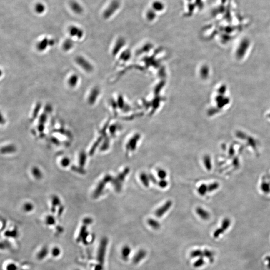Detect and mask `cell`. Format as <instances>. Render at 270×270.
<instances>
[{
    "mask_svg": "<svg viewBox=\"0 0 270 270\" xmlns=\"http://www.w3.org/2000/svg\"><path fill=\"white\" fill-rule=\"evenodd\" d=\"M75 63L84 72L86 73H92L94 71L93 65L86 58L82 55H78L75 57Z\"/></svg>",
    "mask_w": 270,
    "mask_h": 270,
    "instance_id": "6da1fadb",
    "label": "cell"
},
{
    "mask_svg": "<svg viewBox=\"0 0 270 270\" xmlns=\"http://www.w3.org/2000/svg\"><path fill=\"white\" fill-rule=\"evenodd\" d=\"M55 43V41L53 39L44 37L37 42L36 45V50L40 53H43L47 51L49 47H52Z\"/></svg>",
    "mask_w": 270,
    "mask_h": 270,
    "instance_id": "7a4b0ae2",
    "label": "cell"
},
{
    "mask_svg": "<svg viewBox=\"0 0 270 270\" xmlns=\"http://www.w3.org/2000/svg\"><path fill=\"white\" fill-rule=\"evenodd\" d=\"M68 31L69 35H70L71 39H76L80 40L84 36V32L83 29L76 26H71L69 27Z\"/></svg>",
    "mask_w": 270,
    "mask_h": 270,
    "instance_id": "3957f363",
    "label": "cell"
},
{
    "mask_svg": "<svg viewBox=\"0 0 270 270\" xmlns=\"http://www.w3.org/2000/svg\"><path fill=\"white\" fill-rule=\"evenodd\" d=\"M107 244L108 239L106 238H104L101 240L98 254V261L101 265H103L104 262L105 260V253L106 251Z\"/></svg>",
    "mask_w": 270,
    "mask_h": 270,
    "instance_id": "277c9868",
    "label": "cell"
},
{
    "mask_svg": "<svg viewBox=\"0 0 270 270\" xmlns=\"http://www.w3.org/2000/svg\"><path fill=\"white\" fill-rule=\"evenodd\" d=\"M99 96V90L97 87H93L90 90L87 95V103L90 106L94 105L97 102V99Z\"/></svg>",
    "mask_w": 270,
    "mask_h": 270,
    "instance_id": "5b68a950",
    "label": "cell"
},
{
    "mask_svg": "<svg viewBox=\"0 0 270 270\" xmlns=\"http://www.w3.org/2000/svg\"><path fill=\"white\" fill-rule=\"evenodd\" d=\"M80 82V78L77 74L72 73L67 79V84L70 88L75 89Z\"/></svg>",
    "mask_w": 270,
    "mask_h": 270,
    "instance_id": "8992f818",
    "label": "cell"
},
{
    "mask_svg": "<svg viewBox=\"0 0 270 270\" xmlns=\"http://www.w3.org/2000/svg\"><path fill=\"white\" fill-rule=\"evenodd\" d=\"M74 43L71 38H68L64 41L62 44V49L64 52H69L74 48Z\"/></svg>",
    "mask_w": 270,
    "mask_h": 270,
    "instance_id": "52a82bcc",
    "label": "cell"
},
{
    "mask_svg": "<svg viewBox=\"0 0 270 270\" xmlns=\"http://www.w3.org/2000/svg\"><path fill=\"white\" fill-rule=\"evenodd\" d=\"M172 205V202L171 201H169L166 202L165 205L157 210V211L155 213V215L158 217H162L164 215V214L166 213L168 211Z\"/></svg>",
    "mask_w": 270,
    "mask_h": 270,
    "instance_id": "ba28073f",
    "label": "cell"
},
{
    "mask_svg": "<svg viewBox=\"0 0 270 270\" xmlns=\"http://www.w3.org/2000/svg\"><path fill=\"white\" fill-rule=\"evenodd\" d=\"M139 139H140L139 135H135L134 137H133L129 141V142L127 144V147H126L127 151H133L135 150Z\"/></svg>",
    "mask_w": 270,
    "mask_h": 270,
    "instance_id": "9c48e42d",
    "label": "cell"
},
{
    "mask_svg": "<svg viewBox=\"0 0 270 270\" xmlns=\"http://www.w3.org/2000/svg\"><path fill=\"white\" fill-rule=\"evenodd\" d=\"M70 7L73 12L77 14H80L83 12V8L80 3L75 1L70 2Z\"/></svg>",
    "mask_w": 270,
    "mask_h": 270,
    "instance_id": "30bf717a",
    "label": "cell"
},
{
    "mask_svg": "<svg viewBox=\"0 0 270 270\" xmlns=\"http://www.w3.org/2000/svg\"><path fill=\"white\" fill-rule=\"evenodd\" d=\"M147 253L145 251V250H141L139 251L137 253L133 258L134 263L138 264L140 263L143 259L145 258V257L146 256Z\"/></svg>",
    "mask_w": 270,
    "mask_h": 270,
    "instance_id": "8fae6325",
    "label": "cell"
},
{
    "mask_svg": "<svg viewBox=\"0 0 270 270\" xmlns=\"http://www.w3.org/2000/svg\"><path fill=\"white\" fill-rule=\"evenodd\" d=\"M34 10L36 13L38 14H42L46 10L45 5L42 3H38L35 5Z\"/></svg>",
    "mask_w": 270,
    "mask_h": 270,
    "instance_id": "7c38bea8",
    "label": "cell"
},
{
    "mask_svg": "<svg viewBox=\"0 0 270 270\" xmlns=\"http://www.w3.org/2000/svg\"><path fill=\"white\" fill-rule=\"evenodd\" d=\"M197 213L198 215L203 220H208L209 218V214L203 209L198 208L197 209Z\"/></svg>",
    "mask_w": 270,
    "mask_h": 270,
    "instance_id": "4fadbf2b",
    "label": "cell"
},
{
    "mask_svg": "<svg viewBox=\"0 0 270 270\" xmlns=\"http://www.w3.org/2000/svg\"><path fill=\"white\" fill-rule=\"evenodd\" d=\"M131 252V248L129 246H126L124 247L123 249H122V257H123L124 260L126 261V260L128 259Z\"/></svg>",
    "mask_w": 270,
    "mask_h": 270,
    "instance_id": "5bb4252c",
    "label": "cell"
},
{
    "mask_svg": "<svg viewBox=\"0 0 270 270\" xmlns=\"http://www.w3.org/2000/svg\"><path fill=\"white\" fill-rule=\"evenodd\" d=\"M140 179L142 181V183L144 185H145V187H149V182L150 181L149 176L146 175L145 173H142L140 175Z\"/></svg>",
    "mask_w": 270,
    "mask_h": 270,
    "instance_id": "9a60e30c",
    "label": "cell"
},
{
    "mask_svg": "<svg viewBox=\"0 0 270 270\" xmlns=\"http://www.w3.org/2000/svg\"><path fill=\"white\" fill-rule=\"evenodd\" d=\"M148 223L151 227L154 229H158L160 228V225L159 223L156 220L150 219L148 220Z\"/></svg>",
    "mask_w": 270,
    "mask_h": 270,
    "instance_id": "2e32d148",
    "label": "cell"
},
{
    "mask_svg": "<svg viewBox=\"0 0 270 270\" xmlns=\"http://www.w3.org/2000/svg\"><path fill=\"white\" fill-rule=\"evenodd\" d=\"M129 172V169L128 168H126L124 171L123 172L119 175L118 179L120 180V182H121L125 179V177L127 176V174Z\"/></svg>",
    "mask_w": 270,
    "mask_h": 270,
    "instance_id": "e0dca14e",
    "label": "cell"
},
{
    "mask_svg": "<svg viewBox=\"0 0 270 270\" xmlns=\"http://www.w3.org/2000/svg\"><path fill=\"white\" fill-rule=\"evenodd\" d=\"M203 255V252L200 250H195L191 253V257L192 258L201 257Z\"/></svg>",
    "mask_w": 270,
    "mask_h": 270,
    "instance_id": "ac0fdd59",
    "label": "cell"
},
{
    "mask_svg": "<svg viewBox=\"0 0 270 270\" xmlns=\"http://www.w3.org/2000/svg\"><path fill=\"white\" fill-rule=\"evenodd\" d=\"M207 188L206 186L205 185H202L199 187L198 189V192L201 195H205L206 192H207Z\"/></svg>",
    "mask_w": 270,
    "mask_h": 270,
    "instance_id": "d6986e66",
    "label": "cell"
},
{
    "mask_svg": "<svg viewBox=\"0 0 270 270\" xmlns=\"http://www.w3.org/2000/svg\"><path fill=\"white\" fill-rule=\"evenodd\" d=\"M158 176L160 179L164 180L167 176V173L163 170H160L158 172Z\"/></svg>",
    "mask_w": 270,
    "mask_h": 270,
    "instance_id": "ffe728a7",
    "label": "cell"
},
{
    "mask_svg": "<svg viewBox=\"0 0 270 270\" xmlns=\"http://www.w3.org/2000/svg\"><path fill=\"white\" fill-rule=\"evenodd\" d=\"M204 264V261L202 258L199 259V260H197L196 262H195L194 266L196 268H199V267H201L202 265H203Z\"/></svg>",
    "mask_w": 270,
    "mask_h": 270,
    "instance_id": "44dd1931",
    "label": "cell"
},
{
    "mask_svg": "<svg viewBox=\"0 0 270 270\" xmlns=\"http://www.w3.org/2000/svg\"><path fill=\"white\" fill-rule=\"evenodd\" d=\"M154 7L155 8V9L160 11V10H162L163 8V6L162 4L161 3L157 2L156 3L154 4Z\"/></svg>",
    "mask_w": 270,
    "mask_h": 270,
    "instance_id": "7402d4cb",
    "label": "cell"
},
{
    "mask_svg": "<svg viewBox=\"0 0 270 270\" xmlns=\"http://www.w3.org/2000/svg\"><path fill=\"white\" fill-rule=\"evenodd\" d=\"M230 222L229 220H225L224 221L223 223L222 224V227L223 230H226L228 228L229 225H230Z\"/></svg>",
    "mask_w": 270,
    "mask_h": 270,
    "instance_id": "603a6c76",
    "label": "cell"
},
{
    "mask_svg": "<svg viewBox=\"0 0 270 270\" xmlns=\"http://www.w3.org/2000/svg\"><path fill=\"white\" fill-rule=\"evenodd\" d=\"M204 161H205V165H206V167H207V169H210L211 168V163H210V158L208 157H205V158H204Z\"/></svg>",
    "mask_w": 270,
    "mask_h": 270,
    "instance_id": "cb8c5ba5",
    "label": "cell"
},
{
    "mask_svg": "<svg viewBox=\"0 0 270 270\" xmlns=\"http://www.w3.org/2000/svg\"><path fill=\"white\" fill-rule=\"evenodd\" d=\"M47 250L46 249H43L42 251L40 252V253L38 255V258L39 259H43V257H45L46 255H47Z\"/></svg>",
    "mask_w": 270,
    "mask_h": 270,
    "instance_id": "d4e9b609",
    "label": "cell"
},
{
    "mask_svg": "<svg viewBox=\"0 0 270 270\" xmlns=\"http://www.w3.org/2000/svg\"><path fill=\"white\" fill-rule=\"evenodd\" d=\"M168 183H167V181L166 180H162L161 181L159 182V185L160 187H161L162 188H166L167 187V185H168Z\"/></svg>",
    "mask_w": 270,
    "mask_h": 270,
    "instance_id": "484cf974",
    "label": "cell"
},
{
    "mask_svg": "<svg viewBox=\"0 0 270 270\" xmlns=\"http://www.w3.org/2000/svg\"><path fill=\"white\" fill-rule=\"evenodd\" d=\"M204 255H205L206 257L208 258L209 259L213 258V254L212 252H210L208 250H206L204 252Z\"/></svg>",
    "mask_w": 270,
    "mask_h": 270,
    "instance_id": "4316f807",
    "label": "cell"
},
{
    "mask_svg": "<svg viewBox=\"0 0 270 270\" xmlns=\"http://www.w3.org/2000/svg\"><path fill=\"white\" fill-rule=\"evenodd\" d=\"M224 230L223 229H219L218 230H216L215 231V233H214V236L215 237V238H217V237H219L221 234L223 233V232Z\"/></svg>",
    "mask_w": 270,
    "mask_h": 270,
    "instance_id": "83f0119b",
    "label": "cell"
},
{
    "mask_svg": "<svg viewBox=\"0 0 270 270\" xmlns=\"http://www.w3.org/2000/svg\"><path fill=\"white\" fill-rule=\"evenodd\" d=\"M17 267L14 264H10L7 267V270H16Z\"/></svg>",
    "mask_w": 270,
    "mask_h": 270,
    "instance_id": "f1b7e54d",
    "label": "cell"
},
{
    "mask_svg": "<svg viewBox=\"0 0 270 270\" xmlns=\"http://www.w3.org/2000/svg\"><path fill=\"white\" fill-rule=\"evenodd\" d=\"M59 254H60V250H59L58 249H54L53 250V255L54 256H58L59 255Z\"/></svg>",
    "mask_w": 270,
    "mask_h": 270,
    "instance_id": "f546056e",
    "label": "cell"
},
{
    "mask_svg": "<svg viewBox=\"0 0 270 270\" xmlns=\"http://www.w3.org/2000/svg\"><path fill=\"white\" fill-rule=\"evenodd\" d=\"M149 177L150 180L152 181V182H153L154 183H157V180L155 179V177H154L153 175H149Z\"/></svg>",
    "mask_w": 270,
    "mask_h": 270,
    "instance_id": "4dcf8cb0",
    "label": "cell"
},
{
    "mask_svg": "<svg viewBox=\"0 0 270 270\" xmlns=\"http://www.w3.org/2000/svg\"><path fill=\"white\" fill-rule=\"evenodd\" d=\"M102 269H103V265L99 264L98 265H97L95 267V270H102Z\"/></svg>",
    "mask_w": 270,
    "mask_h": 270,
    "instance_id": "1f68e13d",
    "label": "cell"
}]
</instances>
